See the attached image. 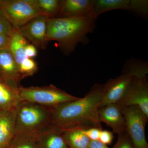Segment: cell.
<instances>
[{
	"mask_svg": "<svg viewBox=\"0 0 148 148\" xmlns=\"http://www.w3.org/2000/svg\"><path fill=\"white\" fill-rule=\"evenodd\" d=\"M122 73L129 74L137 77H146L148 73L147 63L135 59L127 61Z\"/></svg>",
	"mask_w": 148,
	"mask_h": 148,
	"instance_id": "20",
	"label": "cell"
},
{
	"mask_svg": "<svg viewBox=\"0 0 148 148\" xmlns=\"http://www.w3.org/2000/svg\"><path fill=\"white\" fill-rule=\"evenodd\" d=\"M0 77L14 88L19 86L21 78L19 67L8 47L0 49Z\"/></svg>",
	"mask_w": 148,
	"mask_h": 148,
	"instance_id": "10",
	"label": "cell"
},
{
	"mask_svg": "<svg viewBox=\"0 0 148 148\" xmlns=\"http://www.w3.org/2000/svg\"><path fill=\"white\" fill-rule=\"evenodd\" d=\"M22 101L18 89L0 80V110L16 108Z\"/></svg>",
	"mask_w": 148,
	"mask_h": 148,
	"instance_id": "16",
	"label": "cell"
},
{
	"mask_svg": "<svg viewBox=\"0 0 148 148\" xmlns=\"http://www.w3.org/2000/svg\"><path fill=\"white\" fill-rule=\"evenodd\" d=\"M98 116L101 122L111 127L118 135L126 132V123L121 107L118 104H110L99 108Z\"/></svg>",
	"mask_w": 148,
	"mask_h": 148,
	"instance_id": "11",
	"label": "cell"
},
{
	"mask_svg": "<svg viewBox=\"0 0 148 148\" xmlns=\"http://www.w3.org/2000/svg\"><path fill=\"white\" fill-rule=\"evenodd\" d=\"M63 138L69 148H88L90 140L82 130L72 129L62 132Z\"/></svg>",
	"mask_w": 148,
	"mask_h": 148,
	"instance_id": "18",
	"label": "cell"
},
{
	"mask_svg": "<svg viewBox=\"0 0 148 148\" xmlns=\"http://www.w3.org/2000/svg\"><path fill=\"white\" fill-rule=\"evenodd\" d=\"M0 7L14 29H18L42 14L34 0H0Z\"/></svg>",
	"mask_w": 148,
	"mask_h": 148,
	"instance_id": "5",
	"label": "cell"
},
{
	"mask_svg": "<svg viewBox=\"0 0 148 148\" xmlns=\"http://www.w3.org/2000/svg\"><path fill=\"white\" fill-rule=\"evenodd\" d=\"M42 15L48 18H56L60 11L62 0H34Z\"/></svg>",
	"mask_w": 148,
	"mask_h": 148,
	"instance_id": "19",
	"label": "cell"
},
{
	"mask_svg": "<svg viewBox=\"0 0 148 148\" xmlns=\"http://www.w3.org/2000/svg\"><path fill=\"white\" fill-rule=\"evenodd\" d=\"M121 107L138 106L148 117V83L147 77H133L124 97L118 103Z\"/></svg>",
	"mask_w": 148,
	"mask_h": 148,
	"instance_id": "7",
	"label": "cell"
},
{
	"mask_svg": "<svg viewBox=\"0 0 148 148\" xmlns=\"http://www.w3.org/2000/svg\"><path fill=\"white\" fill-rule=\"evenodd\" d=\"M114 138L113 132L108 130H101L98 141L104 145H110Z\"/></svg>",
	"mask_w": 148,
	"mask_h": 148,
	"instance_id": "26",
	"label": "cell"
},
{
	"mask_svg": "<svg viewBox=\"0 0 148 148\" xmlns=\"http://www.w3.org/2000/svg\"><path fill=\"white\" fill-rule=\"evenodd\" d=\"M102 130L97 128H91L83 130V132L90 141L98 140L100 132Z\"/></svg>",
	"mask_w": 148,
	"mask_h": 148,
	"instance_id": "27",
	"label": "cell"
},
{
	"mask_svg": "<svg viewBox=\"0 0 148 148\" xmlns=\"http://www.w3.org/2000/svg\"><path fill=\"white\" fill-rule=\"evenodd\" d=\"M9 36L0 34V49L8 47Z\"/></svg>",
	"mask_w": 148,
	"mask_h": 148,
	"instance_id": "29",
	"label": "cell"
},
{
	"mask_svg": "<svg viewBox=\"0 0 148 148\" xmlns=\"http://www.w3.org/2000/svg\"><path fill=\"white\" fill-rule=\"evenodd\" d=\"M48 19L45 15H38L17 29L30 43L45 50L49 42L47 39Z\"/></svg>",
	"mask_w": 148,
	"mask_h": 148,
	"instance_id": "8",
	"label": "cell"
},
{
	"mask_svg": "<svg viewBox=\"0 0 148 148\" xmlns=\"http://www.w3.org/2000/svg\"><path fill=\"white\" fill-rule=\"evenodd\" d=\"M51 114V108L22 101L16 109L15 135L36 139L38 134L49 125Z\"/></svg>",
	"mask_w": 148,
	"mask_h": 148,
	"instance_id": "3",
	"label": "cell"
},
{
	"mask_svg": "<svg viewBox=\"0 0 148 148\" xmlns=\"http://www.w3.org/2000/svg\"><path fill=\"white\" fill-rule=\"evenodd\" d=\"M25 53L27 58H34L37 54V48L32 44L29 43L26 47Z\"/></svg>",
	"mask_w": 148,
	"mask_h": 148,
	"instance_id": "28",
	"label": "cell"
},
{
	"mask_svg": "<svg viewBox=\"0 0 148 148\" xmlns=\"http://www.w3.org/2000/svg\"><path fill=\"white\" fill-rule=\"evenodd\" d=\"M103 85L95 84L83 98L51 108L49 125L63 132L72 129L103 130L98 116Z\"/></svg>",
	"mask_w": 148,
	"mask_h": 148,
	"instance_id": "1",
	"label": "cell"
},
{
	"mask_svg": "<svg viewBox=\"0 0 148 148\" xmlns=\"http://www.w3.org/2000/svg\"><path fill=\"white\" fill-rule=\"evenodd\" d=\"M121 108L125 119L126 131L134 148H148L145 132L148 117L138 106Z\"/></svg>",
	"mask_w": 148,
	"mask_h": 148,
	"instance_id": "6",
	"label": "cell"
},
{
	"mask_svg": "<svg viewBox=\"0 0 148 148\" xmlns=\"http://www.w3.org/2000/svg\"><path fill=\"white\" fill-rule=\"evenodd\" d=\"M36 141L38 148H69L62 132L49 125L38 134Z\"/></svg>",
	"mask_w": 148,
	"mask_h": 148,
	"instance_id": "14",
	"label": "cell"
},
{
	"mask_svg": "<svg viewBox=\"0 0 148 148\" xmlns=\"http://www.w3.org/2000/svg\"><path fill=\"white\" fill-rule=\"evenodd\" d=\"M112 148H134L126 131L118 135L117 141Z\"/></svg>",
	"mask_w": 148,
	"mask_h": 148,
	"instance_id": "25",
	"label": "cell"
},
{
	"mask_svg": "<svg viewBox=\"0 0 148 148\" xmlns=\"http://www.w3.org/2000/svg\"><path fill=\"white\" fill-rule=\"evenodd\" d=\"M94 3V0H62L61 8L57 17L93 16Z\"/></svg>",
	"mask_w": 148,
	"mask_h": 148,
	"instance_id": "12",
	"label": "cell"
},
{
	"mask_svg": "<svg viewBox=\"0 0 148 148\" xmlns=\"http://www.w3.org/2000/svg\"><path fill=\"white\" fill-rule=\"evenodd\" d=\"M131 0H94L92 15L98 18L108 12L117 10L131 11Z\"/></svg>",
	"mask_w": 148,
	"mask_h": 148,
	"instance_id": "17",
	"label": "cell"
},
{
	"mask_svg": "<svg viewBox=\"0 0 148 148\" xmlns=\"http://www.w3.org/2000/svg\"><path fill=\"white\" fill-rule=\"evenodd\" d=\"M21 79L27 77L32 76L37 73L38 67L36 62L32 58L24 59L19 66Z\"/></svg>",
	"mask_w": 148,
	"mask_h": 148,
	"instance_id": "22",
	"label": "cell"
},
{
	"mask_svg": "<svg viewBox=\"0 0 148 148\" xmlns=\"http://www.w3.org/2000/svg\"><path fill=\"white\" fill-rule=\"evenodd\" d=\"M18 90L22 101L36 103L49 108L79 98L67 93L52 84L27 87L19 86Z\"/></svg>",
	"mask_w": 148,
	"mask_h": 148,
	"instance_id": "4",
	"label": "cell"
},
{
	"mask_svg": "<svg viewBox=\"0 0 148 148\" xmlns=\"http://www.w3.org/2000/svg\"><path fill=\"white\" fill-rule=\"evenodd\" d=\"M97 18L92 16L48 18V40L56 41L65 55H70L78 44L88 42L87 34L94 31Z\"/></svg>",
	"mask_w": 148,
	"mask_h": 148,
	"instance_id": "2",
	"label": "cell"
},
{
	"mask_svg": "<svg viewBox=\"0 0 148 148\" xmlns=\"http://www.w3.org/2000/svg\"><path fill=\"white\" fill-rule=\"evenodd\" d=\"M88 148H109L106 145L101 143L98 140L90 141Z\"/></svg>",
	"mask_w": 148,
	"mask_h": 148,
	"instance_id": "30",
	"label": "cell"
},
{
	"mask_svg": "<svg viewBox=\"0 0 148 148\" xmlns=\"http://www.w3.org/2000/svg\"><path fill=\"white\" fill-rule=\"evenodd\" d=\"M29 43L18 29H13L9 36L8 47L18 67L24 59L27 58L25 51Z\"/></svg>",
	"mask_w": 148,
	"mask_h": 148,
	"instance_id": "15",
	"label": "cell"
},
{
	"mask_svg": "<svg viewBox=\"0 0 148 148\" xmlns=\"http://www.w3.org/2000/svg\"><path fill=\"white\" fill-rule=\"evenodd\" d=\"M0 80H1V77H0Z\"/></svg>",
	"mask_w": 148,
	"mask_h": 148,
	"instance_id": "31",
	"label": "cell"
},
{
	"mask_svg": "<svg viewBox=\"0 0 148 148\" xmlns=\"http://www.w3.org/2000/svg\"><path fill=\"white\" fill-rule=\"evenodd\" d=\"M6 148H38V147L35 138L15 135Z\"/></svg>",
	"mask_w": 148,
	"mask_h": 148,
	"instance_id": "21",
	"label": "cell"
},
{
	"mask_svg": "<svg viewBox=\"0 0 148 148\" xmlns=\"http://www.w3.org/2000/svg\"><path fill=\"white\" fill-rule=\"evenodd\" d=\"M13 29L0 7V34L9 36Z\"/></svg>",
	"mask_w": 148,
	"mask_h": 148,
	"instance_id": "24",
	"label": "cell"
},
{
	"mask_svg": "<svg viewBox=\"0 0 148 148\" xmlns=\"http://www.w3.org/2000/svg\"><path fill=\"white\" fill-rule=\"evenodd\" d=\"M16 109L0 110V148H6L15 135Z\"/></svg>",
	"mask_w": 148,
	"mask_h": 148,
	"instance_id": "13",
	"label": "cell"
},
{
	"mask_svg": "<svg viewBox=\"0 0 148 148\" xmlns=\"http://www.w3.org/2000/svg\"><path fill=\"white\" fill-rule=\"evenodd\" d=\"M131 11L143 17L147 16L148 0H131Z\"/></svg>",
	"mask_w": 148,
	"mask_h": 148,
	"instance_id": "23",
	"label": "cell"
},
{
	"mask_svg": "<svg viewBox=\"0 0 148 148\" xmlns=\"http://www.w3.org/2000/svg\"><path fill=\"white\" fill-rule=\"evenodd\" d=\"M133 76L122 73L118 77L109 79L103 85V95L100 107L118 104L124 97L132 81Z\"/></svg>",
	"mask_w": 148,
	"mask_h": 148,
	"instance_id": "9",
	"label": "cell"
}]
</instances>
